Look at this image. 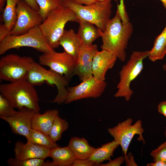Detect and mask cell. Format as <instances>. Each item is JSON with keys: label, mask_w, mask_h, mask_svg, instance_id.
Instances as JSON below:
<instances>
[{"label": "cell", "mask_w": 166, "mask_h": 166, "mask_svg": "<svg viewBox=\"0 0 166 166\" xmlns=\"http://www.w3.org/2000/svg\"><path fill=\"white\" fill-rule=\"evenodd\" d=\"M16 13V21L10 32V35L23 34L39 26L43 22L38 11L33 9L24 0H20L17 4Z\"/></svg>", "instance_id": "8fae6325"}, {"label": "cell", "mask_w": 166, "mask_h": 166, "mask_svg": "<svg viewBox=\"0 0 166 166\" xmlns=\"http://www.w3.org/2000/svg\"><path fill=\"white\" fill-rule=\"evenodd\" d=\"M79 26L77 34L81 43V45H89L97 38L101 37L103 32L95 27L90 23L80 21Z\"/></svg>", "instance_id": "d6986e66"}, {"label": "cell", "mask_w": 166, "mask_h": 166, "mask_svg": "<svg viewBox=\"0 0 166 166\" xmlns=\"http://www.w3.org/2000/svg\"><path fill=\"white\" fill-rule=\"evenodd\" d=\"M68 127L69 124L66 120L58 116L55 120L48 135L56 143L61 138L62 133Z\"/></svg>", "instance_id": "484cf974"}, {"label": "cell", "mask_w": 166, "mask_h": 166, "mask_svg": "<svg viewBox=\"0 0 166 166\" xmlns=\"http://www.w3.org/2000/svg\"><path fill=\"white\" fill-rule=\"evenodd\" d=\"M41 65L34 61L29 71L27 79L34 86L45 82L48 85L56 86L57 94L52 102L58 104L64 103L68 95L66 87L69 81L64 76L50 69H46Z\"/></svg>", "instance_id": "8992f818"}, {"label": "cell", "mask_w": 166, "mask_h": 166, "mask_svg": "<svg viewBox=\"0 0 166 166\" xmlns=\"http://www.w3.org/2000/svg\"><path fill=\"white\" fill-rule=\"evenodd\" d=\"M117 57L105 50L98 51L94 57L92 66L93 76L97 80L105 81L107 71L114 66Z\"/></svg>", "instance_id": "9a60e30c"}, {"label": "cell", "mask_w": 166, "mask_h": 166, "mask_svg": "<svg viewBox=\"0 0 166 166\" xmlns=\"http://www.w3.org/2000/svg\"><path fill=\"white\" fill-rule=\"evenodd\" d=\"M120 0L119 4H117V10L116 12L120 17L122 24H125L130 22L129 20L126 10L124 0Z\"/></svg>", "instance_id": "4dcf8cb0"}, {"label": "cell", "mask_w": 166, "mask_h": 166, "mask_svg": "<svg viewBox=\"0 0 166 166\" xmlns=\"http://www.w3.org/2000/svg\"><path fill=\"white\" fill-rule=\"evenodd\" d=\"M166 54V25L162 32L155 39L153 46L149 51V60L155 62L163 59Z\"/></svg>", "instance_id": "603a6c76"}, {"label": "cell", "mask_w": 166, "mask_h": 166, "mask_svg": "<svg viewBox=\"0 0 166 166\" xmlns=\"http://www.w3.org/2000/svg\"><path fill=\"white\" fill-rule=\"evenodd\" d=\"M149 50L134 51L127 63L119 72L120 80L114 95L116 98L123 97L126 101L130 99L133 92L131 89V82L140 74L143 68V61L148 57Z\"/></svg>", "instance_id": "5b68a950"}, {"label": "cell", "mask_w": 166, "mask_h": 166, "mask_svg": "<svg viewBox=\"0 0 166 166\" xmlns=\"http://www.w3.org/2000/svg\"><path fill=\"white\" fill-rule=\"evenodd\" d=\"M30 57L10 53L0 59V79L10 82L27 79L30 68L34 62Z\"/></svg>", "instance_id": "ba28073f"}, {"label": "cell", "mask_w": 166, "mask_h": 166, "mask_svg": "<svg viewBox=\"0 0 166 166\" xmlns=\"http://www.w3.org/2000/svg\"><path fill=\"white\" fill-rule=\"evenodd\" d=\"M50 150L28 142L25 144L18 141L15 144L14 151L15 158L18 159L41 158L45 159L49 157Z\"/></svg>", "instance_id": "2e32d148"}, {"label": "cell", "mask_w": 166, "mask_h": 166, "mask_svg": "<svg viewBox=\"0 0 166 166\" xmlns=\"http://www.w3.org/2000/svg\"><path fill=\"white\" fill-rule=\"evenodd\" d=\"M34 10L38 11L39 7L36 0H24Z\"/></svg>", "instance_id": "8d00e7d4"}, {"label": "cell", "mask_w": 166, "mask_h": 166, "mask_svg": "<svg viewBox=\"0 0 166 166\" xmlns=\"http://www.w3.org/2000/svg\"><path fill=\"white\" fill-rule=\"evenodd\" d=\"M45 159L34 158L20 160L16 158H10L7 160L9 165L11 166H52L51 161H44Z\"/></svg>", "instance_id": "4316f807"}, {"label": "cell", "mask_w": 166, "mask_h": 166, "mask_svg": "<svg viewBox=\"0 0 166 166\" xmlns=\"http://www.w3.org/2000/svg\"><path fill=\"white\" fill-rule=\"evenodd\" d=\"M49 157L53 159L56 166H72L76 159L69 146L57 147L50 149Z\"/></svg>", "instance_id": "44dd1931"}, {"label": "cell", "mask_w": 166, "mask_h": 166, "mask_svg": "<svg viewBox=\"0 0 166 166\" xmlns=\"http://www.w3.org/2000/svg\"><path fill=\"white\" fill-rule=\"evenodd\" d=\"M157 109L159 113L166 118V101H163L158 105Z\"/></svg>", "instance_id": "e575fe53"}, {"label": "cell", "mask_w": 166, "mask_h": 166, "mask_svg": "<svg viewBox=\"0 0 166 166\" xmlns=\"http://www.w3.org/2000/svg\"><path fill=\"white\" fill-rule=\"evenodd\" d=\"M6 2V0H0V10L1 12H3L4 10Z\"/></svg>", "instance_id": "ab89813d"}, {"label": "cell", "mask_w": 166, "mask_h": 166, "mask_svg": "<svg viewBox=\"0 0 166 166\" xmlns=\"http://www.w3.org/2000/svg\"><path fill=\"white\" fill-rule=\"evenodd\" d=\"M125 160L124 156H120L113 160H111L106 164H101L99 166H120L121 165Z\"/></svg>", "instance_id": "1f68e13d"}, {"label": "cell", "mask_w": 166, "mask_h": 166, "mask_svg": "<svg viewBox=\"0 0 166 166\" xmlns=\"http://www.w3.org/2000/svg\"><path fill=\"white\" fill-rule=\"evenodd\" d=\"M68 146L76 159H89L96 148L90 145L85 138L77 136L71 138Z\"/></svg>", "instance_id": "ffe728a7"}, {"label": "cell", "mask_w": 166, "mask_h": 166, "mask_svg": "<svg viewBox=\"0 0 166 166\" xmlns=\"http://www.w3.org/2000/svg\"><path fill=\"white\" fill-rule=\"evenodd\" d=\"M98 51L97 45H81L78 55L73 73L81 81L93 76L92 66L95 55Z\"/></svg>", "instance_id": "5bb4252c"}, {"label": "cell", "mask_w": 166, "mask_h": 166, "mask_svg": "<svg viewBox=\"0 0 166 166\" xmlns=\"http://www.w3.org/2000/svg\"><path fill=\"white\" fill-rule=\"evenodd\" d=\"M119 145L114 140L104 144L100 147L96 148L89 159L94 162L97 166L104 161H110L114 152Z\"/></svg>", "instance_id": "7402d4cb"}, {"label": "cell", "mask_w": 166, "mask_h": 166, "mask_svg": "<svg viewBox=\"0 0 166 166\" xmlns=\"http://www.w3.org/2000/svg\"><path fill=\"white\" fill-rule=\"evenodd\" d=\"M76 3L82 5H89L94 3L97 1V0H73Z\"/></svg>", "instance_id": "74e56055"}, {"label": "cell", "mask_w": 166, "mask_h": 166, "mask_svg": "<svg viewBox=\"0 0 166 166\" xmlns=\"http://www.w3.org/2000/svg\"><path fill=\"white\" fill-rule=\"evenodd\" d=\"M59 115V111L56 109L48 110L42 114L36 113L32 120V128L49 135L55 120Z\"/></svg>", "instance_id": "ac0fdd59"}, {"label": "cell", "mask_w": 166, "mask_h": 166, "mask_svg": "<svg viewBox=\"0 0 166 166\" xmlns=\"http://www.w3.org/2000/svg\"><path fill=\"white\" fill-rule=\"evenodd\" d=\"M39 26L20 35H9L0 42V54L11 49L22 47H31L43 53L54 50L48 44Z\"/></svg>", "instance_id": "52a82bcc"}, {"label": "cell", "mask_w": 166, "mask_h": 166, "mask_svg": "<svg viewBox=\"0 0 166 166\" xmlns=\"http://www.w3.org/2000/svg\"><path fill=\"white\" fill-rule=\"evenodd\" d=\"M39 7L38 11L43 21L51 11L62 5V0H36Z\"/></svg>", "instance_id": "83f0119b"}, {"label": "cell", "mask_w": 166, "mask_h": 166, "mask_svg": "<svg viewBox=\"0 0 166 166\" xmlns=\"http://www.w3.org/2000/svg\"><path fill=\"white\" fill-rule=\"evenodd\" d=\"M97 166L93 161L88 159H76L72 166Z\"/></svg>", "instance_id": "d6a6232c"}, {"label": "cell", "mask_w": 166, "mask_h": 166, "mask_svg": "<svg viewBox=\"0 0 166 166\" xmlns=\"http://www.w3.org/2000/svg\"><path fill=\"white\" fill-rule=\"evenodd\" d=\"M98 1L100 2H105V1H112V0H113L115 1H117V0H97Z\"/></svg>", "instance_id": "b9f144b4"}, {"label": "cell", "mask_w": 166, "mask_h": 166, "mask_svg": "<svg viewBox=\"0 0 166 166\" xmlns=\"http://www.w3.org/2000/svg\"><path fill=\"white\" fill-rule=\"evenodd\" d=\"M59 44L77 62L81 43L73 30H64L60 38Z\"/></svg>", "instance_id": "e0dca14e"}, {"label": "cell", "mask_w": 166, "mask_h": 166, "mask_svg": "<svg viewBox=\"0 0 166 166\" xmlns=\"http://www.w3.org/2000/svg\"><path fill=\"white\" fill-rule=\"evenodd\" d=\"M111 1H97L83 5L73 0H62V5L72 10L80 21L90 23L104 32L111 14Z\"/></svg>", "instance_id": "277c9868"}, {"label": "cell", "mask_w": 166, "mask_h": 166, "mask_svg": "<svg viewBox=\"0 0 166 166\" xmlns=\"http://www.w3.org/2000/svg\"><path fill=\"white\" fill-rule=\"evenodd\" d=\"M165 135V136L166 137V127H165V130L164 132Z\"/></svg>", "instance_id": "ee69618b"}, {"label": "cell", "mask_w": 166, "mask_h": 166, "mask_svg": "<svg viewBox=\"0 0 166 166\" xmlns=\"http://www.w3.org/2000/svg\"><path fill=\"white\" fill-rule=\"evenodd\" d=\"M10 32L8 30L4 24L0 26V42L2 40L10 34Z\"/></svg>", "instance_id": "836d02e7"}, {"label": "cell", "mask_w": 166, "mask_h": 166, "mask_svg": "<svg viewBox=\"0 0 166 166\" xmlns=\"http://www.w3.org/2000/svg\"><path fill=\"white\" fill-rule=\"evenodd\" d=\"M118 0H117V1H118Z\"/></svg>", "instance_id": "f6af8a7d"}, {"label": "cell", "mask_w": 166, "mask_h": 166, "mask_svg": "<svg viewBox=\"0 0 166 166\" xmlns=\"http://www.w3.org/2000/svg\"><path fill=\"white\" fill-rule=\"evenodd\" d=\"M26 138L27 142L44 147L49 149L59 147L56 142L52 140L48 135L32 128Z\"/></svg>", "instance_id": "cb8c5ba5"}, {"label": "cell", "mask_w": 166, "mask_h": 166, "mask_svg": "<svg viewBox=\"0 0 166 166\" xmlns=\"http://www.w3.org/2000/svg\"><path fill=\"white\" fill-rule=\"evenodd\" d=\"M133 31L132 23L123 24L116 12L114 17L108 22L101 37L102 44L101 48L111 52L121 61L126 58V49Z\"/></svg>", "instance_id": "6da1fadb"}, {"label": "cell", "mask_w": 166, "mask_h": 166, "mask_svg": "<svg viewBox=\"0 0 166 166\" xmlns=\"http://www.w3.org/2000/svg\"><path fill=\"white\" fill-rule=\"evenodd\" d=\"M154 161L160 160L166 162V140L150 153Z\"/></svg>", "instance_id": "f546056e"}, {"label": "cell", "mask_w": 166, "mask_h": 166, "mask_svg": "<svg viewBox=\"0 0 166 166\" xmlns=\"http://www.w3.org/2000/svg\"><path fill=\"white\" fill-rule=\"evenodd\" d=\"M106 85L105 81H98L92 76L79 85L67 88L68 95L64 103L69 104L85 98H98L103 93Z\"/></svg>", "instance_id": "7c38bea8"}, {"label": "cell", "mask_w": 166, "mask_h": 166, "mask_svg": "<svg viewBox=\"0 0 166 166\" xmlns=\"http://www.w3.org/2000/svg\"><path fill=\"white\" fill-rule=\"evenodd\" d=\"M20 0H6V5L3 11L2 20L4 24L10 32L17 20L16 7Z\"/></svg>", "instance_id": "d4e9b609"}, {"label": "cell", "mask_w": 166, "mask_h": 166, "mask_svg": "<svg viewBox=\"0 0 166 166\" xmlns=\"http://www.w3.org/2000/svg\"><path fill=\"white\" fill-rule=\"evenodd\" d=\"M154 163H148L147 166H166V162L160 160H157L154 161Z\"/></svg>", "instance_id": "f35d334b"}, {"label": "cell", "mask_w": 166, "mask_h": 166, "mask_svg": "<svg viewBox=\"0 0 166 166\" xmlns=\"http://www.w3.org/2000/svg\"><path fill=\"white\" fill-rule=\"evenodd\" d=\"M69 22L79 23L80 20L70 9L63 6L51 11L39 25L49 45L53 49L60 45L59 40Z\"/></svg>", "instance_id": "3957f363"}, {"label": "cell", "mask_w": 166, "mask_h": 166, "mask_svg": "<svg viewBox=\"0 0 166 166\" xmlns=\"http://www.w3.org/2000/svg\"><path fill=\"white\" fill-rule=\"evenodd\" d=\"M39 64L64 76L69 81L73 76L76 61L65 51L57 52L54 50L43 53L38 58Z\"/></svg>", "instance_id": "30bf717a"}, {"label": "cell", "mask_w": 166, "mask_h": 166, "mask_svg": "<svg viewBox=\"0 0 166 166\" xmlns=\"http://www.w3.org/2000/svg\"><path fill=\"white\" fill-rule=\"evenodd\" d=\"M126 166H137L134 160V157L131 152L129 153L125 159Z\"/></svg>", "instance_id": "d590c367"}, {"label": "cell", "mask_w": 166, "mask_h": 166, "mask_svg": "<svg viewBox=\"0 0 166 166\" xmlns=\"http://www.w3.org/2000/svg\"><path fill=\"white\" fill-rule=\"evenodd\" d=\"M133 121L132 118H129L114 127L108 129V132L113 138L114 140L121 146L125 159L130 143L135 135H139L138 138L139 140L142 141L144 143H145L142 135L144 130L142 128L141 120H139L132 124Z\"/></svg>", "instance_id": "9c48e42d"}, {"label": "cell", "mask_w": 166, "mask_h": 166, "mask_svg": "<svg viewBox=\"0 0 166 166\" xmlns=\"http://www.w3.org/2000/svg\"><path fill=\"white\" fill-rule=\"evenodd\" d=\"M162 3V5L166 11V0H160Z\"/></svg>", "instance_id": "60d3db41"}, {"label": "cell", "mask_w": 166, "mask_h": 166, "mask_svg": "<svg viewBox=\"0 0 166 166\" xmlns=\"http://www.w3.org/2000/svg\"><path fill=\"white\" fill-rule=\"evenodd\" d=\"M0 92L15 109L24 107L39 113V99L34 86L23 79L0 85Z\"/></svg>", "instance_id": "7a4b0ae2"}, {"label": "cell", "mask_w": 166, "mask_h": 166, "mask_svg": "<svg viewBox=\"0 0 166 166\" xmlns=\"http://www.w3.org/2000/svg\"><path fill=\"white\" fill-rule=\"evenodd\" d=\"M163 69L166 72V64H164L162 66Z\"/></svg>", "instance_id": "7bdbcfd3"}, {"label": "cell", "mask_w": 166, "mask_h": 166, "mask_svg": "<svg viewBox=\"0 0 166 166\" xmlns=\"http://www.w3.org/2000/svg\"><path fill=\"white\" fill-rule=\"evenodd\" d=\"M10 102L2 94H0V116L9 117L17 112Z\"/></svg>", "instance_id": "f1b7e54d"}, {"label": "cell", "mask_w": 166, "mask_h": 166, "mask_svg": "<svg viewBox=\"0 0 166 166\" xmlns=\"http://www.w3.org/2000/svg\"><path fill=\"white\" fill-rule=\"evenodd\" d=\"M36 113L34 110L24 107L11 116H0V118L8 124L14 133L26 138L32 128V120Z\"/></svg>", "instance_id": "4fadbf2b"}]
</instances>
